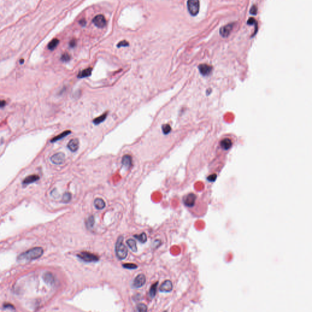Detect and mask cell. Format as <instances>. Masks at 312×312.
Instances as JSON below:
<instances>
[{
	"instance_id": "obj_14",
	"label": "cell",
	"mask_w": 312,
	"mask_h": 312,
	"mask_svg": "<svg viewBox=\"0 0 312 312\" xmlns=\"http://www.w3.org/2000/svg\"><path fill=\"white\" fill-rule=\"evenodd\" d=\"M220 146L224 150H229L232 146V141L230 138H224L220 142Z\"/></svg>"
},
{
	"instance_id": "obj_6",
	"label": "cell",
	"mask_w": 312,
	"mask_h": 312,
	"mask_svg": "<svg viewBox=\"0 0 312 312\" xmlns=\"http://www.w3.org/2000/svg\"><path fill=\"white\" fill-rule=\"evenodd\" d=\"M51 162L55 165H61L65 161V155L64 153L59 152L51 157Z\"/></svg>"
},
{
	"instance_id": "obj_13",
	"label": "cell",
	"mask_w": 312,
	"mask_h": 312,
	"mask_svg": "<svg viewBox=\"0 0 312 312\" xmlns=\"http://www.w3.org/2000/svg\"><path fill=\"white\" fill-rule=\"evenodd\" d=\"M44 280L45 282L48 285H53L55 283V278L53 274L50 272H47L44 274L43 276Z\"/></svg>"
},
{
	"instance_id": "obj_11",
	"label": "cell",
	"mask_w": 312,
	"mask_h": 312,
	"mask_svg": "<svg viewBox=\"0 0 312 312\" xmlns=\"http://www.w3.org/2000/svg\"><path fill=\"white\" fill-rule=\"evenodd\" d=\"M200 73L203 76H208L211 74L212 71V67L207 64H201L198 67Z\"/></svg>"
},
{
	"instance_id": "obj_1",
	"label": "cell",
	"mask_w": 312,
	"mask_h": 312,
	"mask_svg": "<svg viewBox=\"0 0 312 312\" xmlns=\"http://www.w3.org/2000/svg\"><path fill=\"white\" fill-rule=\"evenodd\" d=\"M44 249L40 247H35L23 253L17 257L18 262H29L36 260L43 255Z\"/></svg>"
},
{
	"instance_id": "obj_17",
	"label": "cell",
	"mask_w": 312,
	"mask_h": 312,
	"mask_svg": "<svg viewBox=\"0 0 312 312\" xmlns=\"http://www.w3.org/2000/svg\"><path fill=\"white\" fill-rule=\"evenodd\" d=\"M92 70H93L92 68H87L86 69L83 70L79 71V73L77 74V77L80 78V79L88 77L92 75Z\"/></svg>"
},
{
	"instance_id": "obj_30",
	"label": "cell",
	"mask_w": 312,
	"mask_h": 312,
	"mask_svg": "<svg viewBox=\"0 0 312 312\" xmlns=\"http://www.w3.org/2000/svg\"><path fill=\"white\" fill-rule=\"evenodd\" d=\"M61 60L62 62H67L68 61L70 60L71 59V56H70V54H68V53H64V54H62V56H61Z\"/></svg>"
},
{
	"instance_id": "obj_2",
	"label": "cell",
	"mask_w": 312,
	"mask_h": 312,
	"mask_svg": "<svg viewBox=\"0 0 312 312\" xmlns=\"http://www.w3.org/2000/svg\"><path fill=\"white\" fill-rule=\"evenodd\" d=\"M182 201L185 206L192 211H194L195 208L197 207L196 204L200 205L201 202L200 198L193 193H190L185 195Z\"/></svg>"
},
{
	"instance_id": "obj_8",
	"label": "cell",
	"mask_w": 312,
	"mask_h": 312,
	"mask_svg": "<svg viewBox=\"0 0 312 312\" xmlns=\"http://www.w3.org/2000/svg\"><path fill=\"white\" fill-rule=\"evenodd\" d=\"M146 282V277L143 274L138 275L133 281L132 287L135 288H139L143 286Z\"/></svg>"
},
{
	"instance_id": "obj_27",
	"label": "cell",
	"mask_w": 312,
	"mask_h": 312,
	"mask_svg": "<svg viewBox=\"0 0 312 312\" xmlns=\"http://www.w3.org/2000/svg\"><path fill=\"white\" fill-rule=\"evenodd\" d=\"M71 199V194L69 192H66L64 194L62 197V202L64 203L69 202Z\"/></svg>"
},
{
	"instance_id": "obj_32",
	"label": "cell",
	"mask_w": 312,
	"mask_h": 312,
	"mask_svg": "<svg viewBox=\"0 0 312 312\" xmlns=\"http://www.w3.org/2000/svg\"><path fill=\"white\" fill-rule=\"evenodd\" d=\"M247 23L248 25H254L257 24V22L254 18H250L248 20Z\"/></svg>"
},
{
	"instance_id": "obj_36",
	"label": "cell",
	"mask_w": 312,
	"mask_h": 312,
	"mask_svg": "<svg viewBox=\"0 0 312 312\" xmlns=\"http://www.w3.org/2000/svg\"><path fill=\"white\" fill-rule=\"evenodd\" d=\"M3 307H4V308H6V309H11V310H14V309L15 308H14V306H13L12 305L10 304H5Z\"/></svg>"
},
{
	"instance_id": "obj_5",
	"label": "cell",
	"mask_w": 312,
	"mask_h": 312,
	"mask_svg": "<svg viewBox=\"0 0 312 312\" xmlns=\"http://www.w3.org/2000/svg\"><path fill=\"white\" fill-rule=\"evenodd\" d=\"M77 256L80 260L86 262H98L99 260L97 256L88 252H81L80 253L78 254Z\"/></svg>"
},
{
	"instance_id": "obj_25",
	"label": "cell",
	"mask_w": 312,
	"mask_h": 312,
	"mask_svg": "<svg viewBox=\"0 0 312 312\" xmlns=\"http://www.w3.org/2000/svg\"><path fill=\"white\" fill-rule=\"evenodd\" d=\"M85 223H86V225L87 228H89V229L92 228L94 226V224H95L94 217L93 216H90L86 220V221H85Z\"/></svg>"
},
{
	"instance_id": "obj_21",
	"label": "cell",
	"mask_w": 312,
	"mask_h": 312,
	"mask_svg": "<svg viewBox=\"0 0 312 312\" xmlns=\"http://www.w3.org/2000/svg\"><path fill=\"white\" fill-rule=\"evenodd\" d=\"M126 244L129 247V248L133 252L137 251V246L136 244V241L133 239H129L126 241Z\"/></svg>"
},
{
	"instance_id": "obj_23",
	"label": "cell",
	"mask_w": 312,
	"mask_h": 312,
	"mask_svg": "<svg viewBox=\"0 0 312 312\" xmlns=\"http://www.w3.org/2000/svg\"><path fill=\"white\" fill-rule=\"evenodd\" d=\"M59 44V40L57 38H54L49 43V44L48 45V48L50 50L53 51L57 47Z\"/></svg>"
},
{
	"instance_id": "obj_33",
	"label": "cell",
	"mask_w": 312,
	"mask_h": 312,
	"mask_svg": "<svg viewBox=\"0 0 312 312\" xmlns=\"http://www.w3.org/2000/svg\"><path fill=\"white\" fill-rule=\"evenodd\" d=\"M217 179V174H213L212 175H210L209 177H207V179L209 181H211V182H214Z\"/></svg>"
},
{
	"instance_id": "obj_9",
	"label": "cell",
	"mask_w": 312,
	"mask_h": 312,
	"mask_svg": "<svg viewBox=\"0 0 312 312\" xmlns=\"http://www.w3.org/2000/svg\"><path fill=\"white\" fill-rule=\"evenodd\" d=\"M173 288V283L170 280H166L164 281L160 285L159 290L161 292H170Z\"/></svg>"
},
{
	"instance_id": "obj_22",
	"label": "cell",
	"mask_w": 312,
	"mask_h": 312,
	"mask_svg": "<svg viewBox=\"0 0 312 312\" xmlns=\"http://www.w3.org/2000/svg\"><path fill=\"white\" fill-rule=\"evenodd\" d=\"M158 283H159V282H156L155 283H154V284L151 286V288H150V289L149 296H150V297L151 299L154 298L155 297L156 295V292H157V288Z\"/></svg>"
},
{
	"instance_id": "obj_3",
	"label": "cell",
	"mask_w": 312,
	"mask_h": 312,
	"mask_svg": "<svg viewBox=\"0 0 312 312\" xmlns=\"http://www.w3.org/2000/svg\"><path fill=\"white\" fill-rule=\"evenodd\" d=\"M115 253L119 260H123L128 256V250L126 246L123 244V237L120 236L115 244Z\"/></svg>"
},
{
	"instance_id": "obj_34",
	"label": "cell",
	"mask_w": 312,
	"mask_h": 312,
	"mask_svg": "<svg viewBox=\"0 0 312 312\" xmlns=\"http://www.w3.org/2000/svg\"><path fill=\"white\" fill-rule=\"evenodd\" d=\"M250 13L251 14H253V15H256L257 14V8L256 6H255V5L253 6V7L251 9Z\"/></svg>"
},
{
	"instance_id": "obj_12",
	"label": "cell",
	"mask_w": 312,
	"mask_h": 312,
	"mask_svg": "<svg viewBox=\"0 0 312 312\" xmlns=\"http://www.w3.org/2000/svg\"><path fill=\"white\" fill-rule=\"evenodd\" d=\"M68 148L72 152L77 151L79 147V141L77 138H73L68 142L67 144Z\"/></svg>"
},
{
	"instance_id": "obj_31",
	"label": "cell",
	"mask_w": 312,
	"mask_h": 312,
	"mask_svg": "<svg viewBox=\"0 0 312 312\" xmlns=\"http://www.w3.org/2000/svg\"><path fill=\"white\" fill-rule=\"evenodd\" d=\"M129 43L126 40H123L121 41H120V42H119L117 45V47L118 48H121V47H128L129 46Z\"/></svg>"
},
{
	"instance_id": "obj_18",
	"label": "cell",
	"mask_w": 312,
	"mask_h": 312,
	"mask_svg": "<svg viewBox=\"0 0 312 312\" xmlns=\"http://www.w3.org/2000/svg\"><path fill=\"white\" fill-rule=\"evenodd\" d=\"M94 205L98 210H102L106 207V203L101 198H96L94 201Z\"/></svg>"
},
{
	"instance_id": "obj_19",
	"label": "cell",
	"mask_w": 312,
	"mask_h": 312,
	"mask_svg": "<svg viewBox=\"0 0 312 312\" xmlns=\"http://www.w3.org/2000/svg\"><path fill=\"white\" fill-rule=\"evenodd\" d=\"M71 133V131H70V130H67L63 132H62L61 134H59L58 135L56 136L55 137L53 138L51 140V143H54V142H56V141H57L59 140H62V138H65V137H67V135H68L69 134H70Z\"/></svg>"
},
{
	"instance_id": "obj_37",
	"label": "cell",
	"mask_w": 312,
	"mask_h": 312,
	"mask_svg": "<svg viewBox=\"0 0 312 312\" xmlns=\"http://www.w3.org/2000/svg\"><path fill=\"white\" fill-rule=\"evenodd\" d=\"M6 105V102L4 100H0V108H4Z\"/></svg>"
},
{
	"instance_id": "obj_39",
	"label": "cell",
	"mask_w": 312,
	"mask_h": 312,
	"mask_svg": "<svg viewBox=\"0 0 312 312\" xmlns=\"http://www.w3.org/2000/svg\"><path fill=\"white\" fill-rule=\"evenodd\" d=\"M24 61H25L24 59H21V60H20V63L21 64H23L24 63Z\"/></svg>"
},
{
	"instance_id": "obj_24",
	"label": "cell",
	"mask_w": 312,
	"mask_h": 312,
	"mask_svg": "<svg viewBox=\"0 0 312 312\" xmlns=\"http://www.w3.org/2000/svg\"><path fill=\"white\" fill-rule=\"evenodd\" d=\"M134 237L141 243H146L147 241V236L146 234L144 232L141 233L140 235H134Z\"/></svg>"
},
{
	"instance_id": "obj_35",
	"label": "cell",
	"mask_w": 312,
	"mask_h": 312,
	"mask_svg": "<svg viewBox=\"0 0 312 312\" xmlns=\"http://www.w3.org/2000/svg\"><path fill=\"white\" fill-rule=\"evenodd\" d=\"M76 45V40L74 39H73L70 41V47L71 48H74Z\"/></svg>"
},
{
	"instance_id": "obj_4",
	"label": "cell",
	"mask_w": 312,
	"mask_h": 312,
	"mask_svg": "<svg viewBox=\"0 0 312 312\" xmlns=\"http://www.w3.org/2000/svg\"><path fill=\"white\" fill-rule=\"evenodd\" d=\"M187 8L189 13L192 16H196L199 11V0H188Z\"/></svg>"
},
{
	"instance_id": "obj_15",
	"label": "cell",
	"mask_w": 312,
	"mask_h": 312,
	"mask_svg": "<svg viewBox=\"0 0 312 312\" xmlns=\"http://www.w3.org/2000/svg\"><path fill=\"white\" fill-rule=\"evenodd\" d=\"M121 163H122V165L124 166H125L126 168H129L132 164V157L128 154L124 155L122 158Z\"/></svg>"
},
{
	"instance_id": "obj_29",
	"label": "cell",
	"mask_w": 312,
	"mask_h": 312,
	"mask_svg": "<svg viewBox=\"0 0 312 312\" xmlns=\"http://www.w3.org/2000/svg\"><path fill=\"white\" fill-rule=\"evenodd\" d=\"M123 267L126 268V269H134L137 268V265H136L134 263H125L123 265Z\"/></svg>"
},
{
	"instance_id": "obj_26",
	"label": "cell",
	"mask_w": 312,
	"mask_h": 312,
	"mask_svg": "<svg viewBox=\"0 0 312 312\" xmlns=\"http://www.w3.org/2000/svg\"><path fill=\"white\" fill-rule=\"evenodd\" d=\"M162 130L165 135H167L171 131V127L168 124H164L162 126Z\"/></svg>"
},
{
	"instance_id": "obj_10",
	"label": "cell",
	"mask_w": 312,
	"mask_h": 312,
	"mask_svg": "<svg viewBox=\"0 0 312 312\" xmlns=\"http://www.w3.org/2000/svg\"><path fill=\"white\" fill-rule=\"evenodd\" d=\"M234 27V24H228L226 26H224L222 27L220 30V33L221 35L223 37H227V36L229 35L231 31H232Z\"/></svg>"
},
{
	"instance_id": "obj_38",
	"label": "cell",
	"mask_w": 312,
	"mask_h": 312,
	"mask_svg": "<svg viewBox=\"0 0 312 312\" xmlns=\"http://www.w3.org/2000/svg\"><path fill=\"white\" fill-rule=\"evenodd\" d=\"M79 23H80V25L81 26H85L86 25V21L85 19H82V20H80Z\"/></svg>"
},
{
	"instance_id": "obj_7",
	"label": "cell",
	"mask_w": 312,
	"mask_h": 312,
	"mask_svg": "<svg viewBox=\"0 0 312 312\" xmlns=\"http://www.w3.org/2000/svg\"><path fill=\"white\" fill-rule=\"evenodd\" d=\"M93 23L96 27L103 28L106 25V20L102 15H98L93 18Z\"/></svg>"
},
{
	"instance_id": "obj_28",
	"label": "cell",
	"mask_w": 312,
	"mask_h": 312,
	"mask_svg": "<svg viewBox=\"0 0 312 312\" xmlns=\"http://www.w3.org/2000/svg\"><path fill=\"white\" fill-rule=\"evenodd\" d=\"M137 311H141V312H145L147 311L148 308H147V306L144 304H139L137 305Z\"/></svg>"
},
{
	"instance_id": "obj_16",
	"label": "cell",
	"mask_w": 312,
	"mask_h": 312,
	"mask_svg": "<svg viewBox=\"0 0 312 312\" xmlns=\"http://www.w3.org/2000/svg\"><path fill=\"white\" fill-rule=\"evenodd\" d=\"M40 179V177L38 175L36 174H32L27 176L23 181L22 183L23 185H27L28 184H31L32 183H34L35 182H37Z\"/></svg>"
},
{
	"instance_id": "obj_20",
	"label": "cell",
	"mask_w": 312,
	"mask_h": 312,
	"mask_svg": "<svg viewBox=\"0 0 312 312\" xmlns=\"http://www.w3.org/2000/svg\"><path fill=\"white\" fill-rule=\"evenodd\" d=\"M107 117H108V112L104 113L101 116H99V117L95 118V119H93V123L95 125H98V124H99L100 123H102L103 121H105V120L106 119Z\"/></svg>"
}]
</instances>
